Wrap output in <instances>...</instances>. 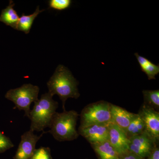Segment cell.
<instances>
[{
    "label": "cell",
    "mask_w": 159,
    "mask_h": 159,
    "mask_svg": "<svg viewBox=\"0 0 159 159\" xmlns=\"http://www.w3.org/2000/svg\"><path fill=\"white\" fill-rule=\"evenodd\" d=\"M108 141L119 155L129 151V139L125 132L112 123L109 125Z\"/></svg>",
    "instance_id": "cell-9"
},
{
    "label": "cell",
    "mask_w": 159,
    "mask_h": 159,
    "mask_svg": "<svg viewBox=\"0 0 159 159\" xmlns=\"http://www.w3.org/2000/svg\"><path fill=\"white\" fill-rule=\"evenodd\" d=\"M111 123L116 125L125 132L137 115L112 104H111Z\"/></svg>",
    "instance_id": "cell-11"
},
{
    "label": "cell",
    "mask_w": 159,
    "mask_h": 159,
    "mask_svg": "<svg viewBox=\"0 0 159 159\" xmlns=\"http://www.w3.org/2000/svg\"><path fill=\"white\" fill-rule=\"evenodd\" d=\"M119 159H143L139 157L134 154L128 151L120 156Z\"/></svg>",
    "instance_id": "cell-21"
},
{
    "label": "cell",
    "mask_w": 159,
    "mask_h": 159,
    "mask_svg": "<svg viewBox=\"0 0 159 159\" xmlns=\"http://www.w3.org/2000/svg\"><path fill=\"white\" fill-rule=\"evenodd\" d=\"M129 139V151L142 159L148 157L155 145L156 142L145 131Z\"/></svg>",
    "instance_id": "cell-6"
},
{
    "label": "cell",
    "mask_w": 159,
    "mask_h": 159,
    "mask_svg": "<svg viewBox=\"0 0 159 159\" xmlns=\"http://www.w3.org/2000/svg\"><path fill=\"white\" fill-rule=\"evenodd\" d=\"M145 131V125L142 117L139 114L132 120L125 133L128 139L141 134Z\"/></svg>",
    "instance_id": "cell-16"
},
{
    "label": "cell",
    "mask_w": 159,
    "mask_h": 159,
    "mask_svg": "<svg viewBox=\"0 0 159 159\" xmlns=\"http://www.w3.org/2000/svg\"><path fill=\"white\" fill-rule=\"evenodd\" d=\"M13 147L14 145L10 139L0 131V153H3Z\"/></svg>",
    "instance_id": "cell-20"
},
{
    "label": "cell",
    "mask_w": 159,
    "mask_h": 159,
    "mask_svg": "<svg viewBox=\"0 0 159 159\" xmlns=\"http://www.w3.org/2000/svg\"><path fill=\"white\" fill-rule=\"evenodd\" d=\"M80 116L79 129L93 125L110 124L111 103L104 101L91 103L83 109Z\"/></svg>",
    "instance_id": "cell-4"
},
{
    "label": "cell",
    "mask_w": 159,
    "mask_h": 159,
    "mask_svg": "<svg viewBox=\"0 0 159 159\" xmlns=\"http://www.w3.org/2000/svg\"><path fill=\"white\" fill-rule=\"evenodd\" d=\"M79 115L76 111H64L56 112L49 126L48 132L59 142L70 141L76 139L79 134L76 129Z\"/></svg>",
    "instance_id": "cell-3"
},
{
    "label": "cell",
    "mask_w": 159,
    "mask_h": 159,
    "mask_svg": "<svg viewBox=\"0 0 159 159\" xmlns=\"http://www.w3.org/2000/svg\"><path fill=\"white\" fill-rule=\"evenodd\" d=\"M71 3V0H50L49 1V8L54 10L62 11L69 8Z\"/></svg>",
    "instance_id": "cell-18"
},
{
    "label": "cell",
    "mask_w": 159,
    "mask_h": 159,
    "mask_svg": "<svg viewBox=\"0 0 159 159\" xmlns=\"http://www.w3.org/2000/svg\"><path fill=\"white\" fill-rule=\"evenodd\" d=\"M14 6L13 1H9V6L2 11L0 15V22L17 30L20 17L17 11L13 8Z\"/></svg>",
    "instance_id": "cell-12"
},
{
    "label": "cell",
    "mask_w": 159,
    "mask_h": 159,
    "mask_svg": "<svg viewBox=\"0 0 159 159\" xmlns=\"http://www.w3.org/2000/svg\"><path fill=\"white\" fill-rule=\"evenodd\" d=\"M78 83L70 71L64 66L59 65L54 74L47 83L49 92L52 96L57 95L62 101L63 108L67 99H77L80 97L77 85Z\"/></svg>",
    "instance_id": "cell-1"
},
{
    "label": "cell",
    "mask_w": 159,
    "mask_h": 159,
    "mask_svg": "<svg viewBox=\"0 0 159 159\" xmlns=\"http://www.w3.org/2000/svg\"><path fill=\"white\" fill-rule=\"evenodd\" d=\"M109 125H95L84 128H79L78 134L84 137L91 145L101 143L108 141Z\"/></svg>",
    "instance_id": "cell-10"
},
{
    "label": "cell",
    "mask_w": 159,
    "mask_h": 159,
    "mask_svg": "<svg viewBox=\"0 0 159 159\" xmlns=\"http://www.w3.org/2000/svg\"><path fill=\"white\" fill-rule=\"evenodd\" d=\"M53 97L50 93H46L34 102L28 117L31 121L30 129L39 132L49 127L58 106Z\"/></svg>",
    "instance_id": "cell-2"
},
{
    "label": "cell",
    "mask_w": 159,
    "mask_h": 159,
    "mask_svg": "<svg viewBox=\"0 0 159 159\" xmlns=\"http://www.w3.org/2000/svg\"><path fill=\"white\" fill-rule=\"evenodd\" d=\"M148 157V159H159V149L158 147L155 145Z\"/></svg>",
    "instance_id": "cell-22"
},
{
    "label": "cell",
    "mask_w": 159,
    "mask_h": 159,
    "mask_svg": "<svg viewBox=\"0 0 159 159\" xmlns=\"http://www.w3.org/2000/svg\"><path fill=\"white\" fill-rule=\"evenodd\" d=\"M141 70L146 74L148 80L155 79V76L159 73V66L154 64L147 58L135 53Z\"/></svg>",
    "instance_id": "cell-14"
},
{
    "label": "cell",
    "mask_w": 159,
    "mask_h": 159,
    "mask_svg": "<svg viewBox=\"0 0 159 159\" xmlns=\"http://www.w3.org/2000/svg\"><path fill=\"white\" fill-rule=\"evenodd\" d=\"M44 10H40L39 6H38L34 13L29 15H25L23 13L19 20L17 30L24 31L26 34H29L32 27L34 20L41 12Z\"/></svg>",
    "instance_id": "cell-15"
},
{
    "label": "cell",
    "mask_w": 159,
    "mask_h": 159,
    "mask_svg": "<svg viewBox=\"0 0 159 159\" xmlns=\"http://www.w3.org/2000/svg\"><path fill=\"white\" fill-rule=\"evenodd\" d=\"M92 145L100 159H119V154L108 141Z\"/></svg>",
    "instance_id": "cell-13"
},
{
    "label": "cell",
    "mask_w": 159,
    "mask_h": 159,
    "mask_svg": "<svg viewBox=\"0 0 159 159\" xmlns=\"http://www.w3.org/2000/svg\"><path fill=\"white\" fill-rule=\"evenodd\" d=\"M39 89L37 86L25 84L20 87L9 90L5 97L12 101L16 107L20 111H25V116L29 117L30 106L32 102L38 100Z\"/></svg>",
    "instance_id": "cell-5"
},
{
    "label": "cell",
    "mask_w": 159,
    "mask_h": 159,
    "mask_svg": "<svg viewBox=\"0 0 159 159\" xmlns=\"http://www.w3.org/2000/svg\"><path fill=\"white\" fill-rule=\"evenodd\" d=\"M143 96L145 105L152 108L158 109L159 108V91H143Z\"/></svg>",
    "instance_id": "cell-17"
},
{
    "label": "cell",
    "mask_w": 159,
    "mask_h": 159,
    "mask_svg": "<svg viewBox=\"0 0 159 159\" xmlns=\"http://www.w3.org/2000/svg\"><path fill=\"white\" fill-rule=\"evenodd\" d=\"M145 125V131L155 142L159 139V113L156 110L144 104L139 113Z\"/></svg>",
    "instance_id": "cell-7"
},
{
    "label": "cell",
    "mask_w": 159,
    "mask_h": 159,
    "mask_svg": "<svg viewBox=\"0 0 159 159\" xmlns=\"http://www.w3.org/2000/svg\"><path fill=\"white\" fill-rule=\"evenodd\" d=\"M30 159H52L51 149L43 147L36 149Z\"/></svg>",
    "instance_id": "cell-19"
},
{
    "label": "cell",
    "mask_w": 159,
    "mask_h": 159,
    "mask_svg": "<svg viewBox=\"0 0 159 159\" xmlns=\"http://www.w3.org/2000/svg\"><path fill=\"white\" fill-rule=\"evenodd\" d=\"M43 134L38 136L30 129L23 134L13 159H30L36 149V143Z\"/></svg>",
    "instance_id": "cell-8"
}]
</instances>
